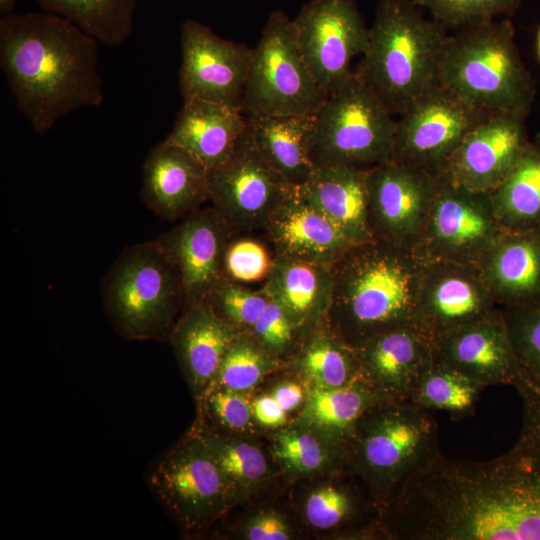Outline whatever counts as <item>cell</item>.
Instances as JSON below:
<instances>
[{
	"label": "cell",
	"mask_w": 540,
	"mask_h": 540,
	"mask_svg": "<svg viewBox=\"0 0 540 540\" xmlns=\"http://www.w3.org/2000/svg\"><path fill=\"white\" fill-rule=\"evenodd\" d=\"M98 40L47 11L0 19V64L18 110L36 133L104 100Z\"/></svg>",
	"instance_id": "obj_1"
},
{
	"label": "cell",
	"mask_w": 540,
	"mask_h": 540,
	"mask_svg": "<svg viewBox=\"0 0 540 540\" xmlns=\"http://www.w3.org/2000/svg\"><path fill=\"white\" fill-rule=\"evenodd\" d=\"M424 266L414 249L375 239L353 245L331 265L326 325L353 349L382 332L419 325Z\"/></svg>",
	"instance_id": "obj_2"
},
{
	"label": "cell",
	"mask_w": 540,
	"mask_h": 540,
	"mask_svg": "<svg viewBox=\"0 0 540 540\" xmlns=\"http://www.w3.org/2000/svg\"><path fill=\"white\" fill-rule=\"evenodd\" d=\"M448 34L414 0H379L356 76L393 115L438 83Z\"/></svg>",
	"instance_id": "obj_3"
},
{
	"label": "cell",
	"mask_w": 540,
	"mask_h": 540,
	"mask_svg": "<svg viewBox=\"0 0 540 540\" xmlns=\"http://www.w3.org/2000/svg\"><path fill=\"white\" fill-rule=\"evenodd\" d=\"M438 83L482 117L528 116L536 83L525 67L508 18L488 20L448 35Z\"/></svg>",
	"instance_id": "obj_4"
},
{
	"label": "cell",
	"mask_w": 540,
	"mask_h": 540,
	"mask_svg": "<svg viewBox=\"0 0 540 540\" xmlns=\"http://www.w3.org/2000/svg\"><path fill=\"white\" fill-rule=\"evenodd\" d=\"M440 453L437 422L409 400L380 401L359 418L346 441V468L382 511L406 482Z\"/></svg>",
	"instance_id": "obj_5"
},
{
	"label": "cell",
	"mask_w": 540,
	"mask_h": 540,
	"mask_svg": "<svg viewBox=\"0 0 540 540\" xmlns=\"http://www.w3.org/2000/svg\"><path fill=\"white\" fill-rule=\"evenodd\" d=\"M100 294L115 330L132 340L170 337L185 305L178 270L157 239L124 249L103 277Z\"/></svg>",
	"instance_id": "obj_6"
},
{
	"label": "cell",
	"mask_w": 540,
	"mask_h": 540,
	"mask_svg": "<svg viewBox=\"0 0 540 540\" xmlns=\"http://www.w3.org/2000/svg\"><path fill=\"white\" fill-rule=\"evenodd\" d=\"M396 121L354 72L315 113L310 159L314 167L370 170L392 159Z\"/></svg>",
	"instance_id": "obj_7"
},
{
	"label": "cell",
	"mask_w": 540,
	"mask_h": 540,
	"mask_svg": "<svg viewBox=\"0 0 540 540\" xmlns=\"http://www.w3.org/2000/svg\"><path fill=\"white\" fill-rule=\"evenodd\" d=\"M326 98L299 50L293 19L272 11L252 48L241 111L246 117L315 114Z\"/></svg>",
	"instance_id": "obj_8"
},
{
	"label": "cell",
	"mask_w": 540,
	"mask_h": 540,
	"mask_svg": "<svg viewBox=\"0 0 540 540\" xmlns=\"http://www.w3.org/2000/svg\"><path fill=\"white\" fill-rule=\"evenodd\" d=\"M148 483L179 527L187 532L204 530L238 502L194 429L156 461Z\"/></svg>",
	"instance_id": "obj_9"
},
{
	"label": "cell",
	"mask_w": 540,
	"mask_h": 540,
	"mask_svg": "<svg viewBox=\"0 0 540 540\" xmlns=\"http://www.w3.org/2000/svg\"><path fill=\"white\" fill-rule=\"evenodd\" d=\"M295 189L263 157L248 127L231 156L208 171L209 201L234 234L263 230Z\"/></svg>",
	"instance_id": "obj_10"
},
{
	"label": "cell",
	"mask_w": 540,
	"mask_h": 540,
	"mask_svg": "<svg viewBox=\"0 0 540 540\" xmlns=\"http://www.w3.org/2000/svg\"><path fill=\"white\" fill-rule=\"evenodd\" d=\"M505 231L496 218L489 193L438 180L437 190L414 250L424 261H451L477 266Z\"/></svg>",
	"instance_id": "obj_11"
},
{
	"label": "cell",
	"mask_w": 540,
	"mask_h": 540,
	"mask_svg": "<svg viewBox=\"0 0 540 540\" xmlns=\"http://www.w3.org/2000/svg\"><path fill=\"white\" fill-rule=\"evenodd\" d=\"M302 57L326 96L353 75V59L362 55L369 27L355 0H310L293 19Z\"/></svg>",
	"instance_id": "obj_12"
},
{
	"label": "cell",
	"mask_w": 540,
	"mask_h": 540,
	"mask_svg": "<svg viewBox=\"0 0 540 540\" xmlns=\"http://www.w3.org/2000/svg\"><path fill=\"white\" fill-rule=\"evenodd\" d=\"M481 118L437 83L396 121L391 160L437 178L458 144Z\"/></svg>",
	"instance_id": "obj_13"
},
{
	"label": "cell",
	"mask_w": 540,
	"mask_h": 540,
	"mask_svg": "<svg viewBox=\"0 0 540 540\" xmlns=\"http://www.w3.org/2000/svg\"><path fill=\"white\" fill-rule=\"evenodd\" d=\"M437 185V178L428 172L394 160L368 170V221L373 239L414 249Z\"/></svg>",
	"instance_id": "obj_14"
},
{
	"label": "cell",
	"mask_w": 540,
	"mask_h": 540,
	"mask_svg": "<svg viewBox=\"0 0 540 540\" xmlns=\"http://www.w3.org/2000/svg\"><path fill=\"white\" fill-rule=\"evenodd\" d=\"M180 47L183 100L199 98L240 109L252 48L224 39L193 19L181 26Z\"/></svg>",
	"instance_id": "obj_15"
},
{
	"label": "cell",
	"mask_w": 540,
	"mask_h": 540,
	"mask_svg": "<svg viewBox=\"0 0 540 540\" xmlns=\"http://www.w3.org/2000/svg\"><path fill=\"white\" fill-rule=\"evenodd\" d=\"M526 117H482L464 136L437 180L479 193H490L505 178L530 139Z\"/></svg>",
	"instance_id": "obj_16"
},
{
	"label": "cell",
	"mask_w": 540,
	"mask_h": 540,
	"mask_svg": "<svg viewBox=\"0 0 540 540\" xmlns=\"http://www.w3.org/2000/svg\"><path fill=\"white\" fill-rule=\"evenodd\" d=\"M233 235L221 215L209 207L190 213L157 238L178 270L185 305L204 302L225 278L224 254Z\"/></svg>",
	"instance_id": "obj_17"
},
{
	"label": "cell",
	"mask_w": 540,
	"mask_h": 540,
	"mask_svg": "<svg viewBox=\"0 0 540 540\" xmlns=\"http://www.w3.org/2000/svg\"><path fill=\"white\" fill-rule=\"evenodd\" d=\"M498 309L477 266L425 261L418 321L433 337L485 318Z\"/></svg>",
	"instance_id": "obj_18"
},
{
	"label": "cell",
	"mask_w": 540,
	"mask_h": 540,
	"mask_svg": "<svg viewBox=\"0 0 540 540\" xmlns=\"http://www.w3.org/2000/svg\"><path fill=\"white\" fill-rule=\"evenodd\" d=\"M435 356L483 387L511 385L521 364L500 308L434 337Z\"/></svg>",
	"instance_id": "obj_19"
},
{
	"label": "cell",
	"mask_w": 540,
	"mask_h": 540,
	"mask_svg": "<svg viewBox=\"0 0 540 540\" xmlns=\"http://www.w3.org/2000/svg\"><path fill=\"white\" fill-rule=\"evenodd\" d=\"M354 351L361 378L383 400L402 401L435 357V342L424 328L412 324L377 334Z\"/></svg>",
	"instance_id": "obj_20"
},
{
	"label": "cell",
	"mask_w": 540,
	"mask_h": 540,
	"mask_svg": "<svg viewBox=\"0 0 540 540\" xmlns=\"http://www.w3.org/2000/svg\"><path fill=\"white\" fill-rule=\"evenodd\" d=\"M141 195L156 215L174 221L209 200L208 171L188 152L163 140L145 159Z\"/></svg>",
	"instance_id": "obj_21"
},
{
	"label": "cell",
	"mask_w": 540,
	"mask_h": 540,
	"mask_svg": "<svg viewBox=\"0 0 540 540\" xmlns=\"http://www.w3.org/2000/svg\"><path fill=\"white\" fill-rule=\"evenodd\" d=\"M274 253L332 265L353 243L299 190L276 209L264 227Z\"/></svg>",
	"instance_id": "obj_22"
},
{
	"label": "cell",
	"mask_w": 540,
	"mask_h": 540,
	"mask_svg": "<svg viewBox=\"0 0 540 540\" xmlns=\"http://www.w3.org/2000/svg\"><path fill=\"white\" fill-rule=\"evenodd\" d=\"M477 267L499 308L540 306V227L505 230Z\"/></svg>",
	"instance_id": "obj_23"
},
{
	"label": "cell",
	"mask_w": 540,
	"mask_h": 540,
	"mask_svg": "<svg viewBox=\"0 0 540 540\" xmlns=\"http://www.w3.org/2000/svg\"><path fill=\"white\" fill-rule=\"evenodd\" d=\"M238 329L206 303L185 305L170 334L177 361L198 400H202Z\"/></svg>",
	"instance_id": "obj_24"
},
{
	"label": "cell",
	"mask_w": 540,
	"mask_h": 540,
	"mask_svg": "<svg viewBox=\"0 0 540 540\" xmlns=\"http://www.w3.org/2000/svg\"><path fill=\"white\" fill-rule=\"evenodd\" d=\"M247 127L241 109L191 98L183 100L165 141L182 148L210 171L231 156Z\"/></svg>",
	"instance_id": "obj_25"
},
{
	"label": "cell",
	"mask_w": 540,
	"mask_h": 540,
	"mask_svg": "<svg viewBox=\"0 0 540 540\" xmlns=\"http://www.w3.org/2000/svg\"><path fill=\"white\" fill-rule=\"evenodd\" d=\"M262 287L306 333L326 319L333 288L332 268L275 253Z\"/></svg>",
	"instance_id": "obj_26"
},
{
	"label": "cell",
	"mask_w": 540,
	"mask_h": 540,
	"mask_svg": "<svg viewBox=\"0 0 540 540\" xmlns=\"http://www.w3.org/2000/svg\"><path fill=\"white\" fill-rule=\"evenodd\" d=\"M368 170L315 167L302 194L353 243L373 240L368 221Z\"/></svg>",
	"instance_id": "obj_27"
},
{
	"label": "cell",
	"mask_w": 540,
	"mask_h": 540,
	"mask_svg": "<svg viewBox=\"0 0 540 540\" xmlns=\"http://www.w3.org/2000/svg\"><path fill=\"white\" fill-rule=\"evenodd\" d=\"M314 121L315 114L247 117L248 131L260 153L296 188L308 181L315 168L309 156Z\"/></svg>",
	"instance_id": "obj_28"
},
{
	"label": "cell",
	"mask_w": 540,
	"mask_h": 540,
	"mask_svg": "<svg viewBox=\"0 0 540 540\" xmlns=\"http://www.w3.org/2000/svg\"><path fill=\"white\" fill-rule=\"evenodd\" d=\"M489 196L496 218L505 230L540 227V137L529 141Z\"/></svg>",
	"instance_id": "obj_29"
},
{
	"label": "cell",
	"mask_w": 540,
	"mask_h": 540,
	"mask_svg": "<svg viewBox=\"0 0 540 540\" xmlns=\"http://www.w3.org/2000/svg\"><path fill=\"white\" fill-rule=\"evenodd\" d=\"M380 401L362 378L342 387L310 386L299 423L346 443L361 415Z\"/></svg>",
	"instance_id": "obj_30"
},
{
	"label": "cell",
	"mask_w": 540,
	"mask_h": 540,
	"mask_svg": "<svg viewBox=\"0 0 540 540\" xmlns=\"http://www.w3.org/2000/svg\"><path fill=\"white\" fill-rule=\"evenodd\" d=\"M294 365L310 386L342 387L361 378L354 349L337 337L325 321L303 335L295 350Z\"/></svg>",
	"instance_id": "obj_31"
},
{
	"label": "cell",
	"mask_w": 540,
	"mask_h": 540,
	"mask_svg": "<svg viewBox=\"0 0 540 540\" xmlns=\"http://www.w3.org/2000/svg\"><path fill=\"white\" fill-rule=\"evenodd\" d=\"M194 430L222 471L238 501L269 480L273 469L266 454L239 434L220 432L203 424Z\"/></svg>",
	"instance_id": "obj_32"
},
{
	"label": "cell",
	"mask_w": 540,
	"mask_h": 540,
	"mask_svg": "<svg viewBox=\"0 0 540 540\" xmlns=\"http://www.w3.org/2000/svg\"><path fill=\"white\" fill-rule=\"evenodd\" d=\"M271 455L285 470L299 476L346 467V443L300 423L281 427L273 437Z\"/></svg>",
	"instance_id": "obj_33"
},
{
	"label": "cell",
	"mask_w": 540,
	"mask_h": 540,
	"mask_svg": "<svg viewBox=\"0 0 540 540\" xmlns=\"http://www.w3.org/2000/svg\"><path fill=\"white\" fill-rule=\"evenodd\" d=\"M484 388L435 356L417 377L407 400L428 411L441 410L452 419H461L474 413Z\"/></svg>",
	"instance_id": "obj_34"
},
{
	"label": "cell",
	"mask_w": 540,
	"mask_h": 540,
	"mask_svg": "<svg viewBox=\"0 0 540 540\" xmlns=\"http://www.w3.org/2000/svg\"><path fill=\"white\" fill-rule=\"evenodd\" d=\"M97 39L115 47L132 33L137 0H34Z\"/></svg>",
	"instance_id": "obj_35"
},
{
	"label": "cell",
	"mask_w": 540,
	"mask_h": 540,
	"mask_svg": "<svg viewBox=\"0 0 540 540\" xmlns=\"http://www.w3.org/2000/svg\"><path fill=\"white\" fill-rule=\"evenodd\" d=\"M282 361L248 332H240L228 348L207 391L215 388L250 391L268 374L278 369Z\"/></svg>",
	"instance_id": "obj_36"
},
{
	"label": "cell",
	"mask_w": 540,
	"mask_h": 540,
	"mask_svg": "<svg viewBox=\"0 0 540 540\" xmlns=\"http://www.w3.org/2000/svg\"><path fill=\"white\" fill-rule=\"evenodd\" d=\"M268 301L269 295L263 287L253 289L224 278L204 302L240 332H248Z\"/></svg>",
	"instance_id": "obj_37"
},
{
	"label": "cell",
	"mask_w": 540,
	"mask_h": 540,
	"mask_svg": "<svg viewBox=\"0 0 540 540\" xmlns=\"http://www.w3.org/2000/svg\"><path fill=\"white\" fill-rule=\"evenodd\" d=\"M420 8L428 10L432 18L446 29H461L480 22L512 15L521 0H414Z\"/></svg>",
	"instance_id": "obj_38"
},
{
	"label": "cell",
	"mask_w": 540,
	"mask_h": 540,
	"mask_svg": "<svg viewBox=\"0 0 540 540\" xmlns=\"http://www.w3.org/2000/svg\"><path fill=\"white\" fill-rule=\"evenodd\" d=\"M241 235H233L226 247L225 278L243 284L265 281L273 267L275 253L270 254L268 246L261 241Z\"/></svg>",
	"instance_id": "obj_39"
},
{
	"label": "cell",
	"mask_w": 540,
	"mask_h": 540,
	"mask_svg": "<svg viewBox=\"0 0 540 540\" xmlns=\"http://www.w3.org/2000/svg\"><path fill=\"white\" fill-rule=\"evenodd\" d=\"M248 333L281 360L295 352L305 334L287 311L270 296Z\"/></svg>",
	"instance_id": "obj_40"
},
{
	"label": "cell",
	"mask_w": 540,
	"mask_h": 540,
	"mask_svg": "<svg viewBox=\"0 0 540 540\" xmlns=\"http://www.w3.org/2000/svg\"><path fill=\"white\" fill-rule=\"evenodd\" d=\"M500 310L520 364L540 379V306Z\"/></svg>",
	"instance_id": "obj_41"
},
{
	"label": "cell",
	"mask_w": 540,
	"mask_h": 540,
	"mask_svg": "<svg viewBox=\"0 0 540 540\" xmlns=\"http://www.w3.org/2000/svg\"><path fill=\"white\" fill-rule=\"evenodd\" d=\"M202 401L209 418L226 433H244L256 422L253 402L244 392L215 388L207 391Z\"/></svg>",
	"instance_id": "obj_42"
},
{
	"label": "cell",
	"mask_w": 540,
	"mask_h": 540,
	"mask_svg": "<svg viewBox=\"0 0 540 540\" xmlns=\"http://www.w3.org/2000/svg\"><path fill=\"white\" fill-rule=\"evenodd\" d=\"M248 540H288L294 532L284 516L274 511H260L251 516L240 528Z\"/></svg>",
	"instance_id": "obj_43"
},
{
	"label": "cell",
	"mask_w": 540,
	"mask_h": 540,
	"mask_svg": "<svg viewBox=\"0 0 540 540\" xmlns=\"http://www.w3.org/2000/svg\"><path fill=\"white\" fill-rule=\"evenodd\" d=\"M255 421L268 428H281L286 425L287 412L269 395H261L253 401Z\"/></svg>",
	"instance_id": "obj_44"
},
{
	"label": "cell",
	"mask_w": 540,
	"mask_h": 540,
	"mask_svg": "<svg viewBox=\"0 0 540 540\" xmlns=\"http://www.w3.org/2000/svg\"><path fill=\"white\" fill-rule=\"evenodd\" d=\"M272 397L288 413L298 408L306 399V390L296 381H282L272 392Z\"/></svg>",
	"instance_id": "obj_45"
},
{
	"label": "cell",
	"mask_w": 540,
	"mask_h": 540,
	"mask_svg": "<svg viewBox=\"0 0 540 540\" xmlns=\"http://www.w3.org/2000/svg\"><path fill=\"white\" fill-rule=\"evenodd\" d=\"M18 0H0V13L2 16L13 13V9Z\"/></svg>",
	"instance_id": "obj_46"
},
{
	"label": "cell",
	"mask_w": 540,
	"mask_h": 540,
	"mask_svg": "<svg viewBox=\"0 0 540 540\" xmlns=\"http://www.w3.org/2000/svg\"><path fill=\"white\" fill-rule=\"evenodd\" d=\"M536 44H537L538 56H539V59H540V27H539V29L537 31Z\"/></svg>",
	"instance_id": "obj_47"
}]
</instances>
